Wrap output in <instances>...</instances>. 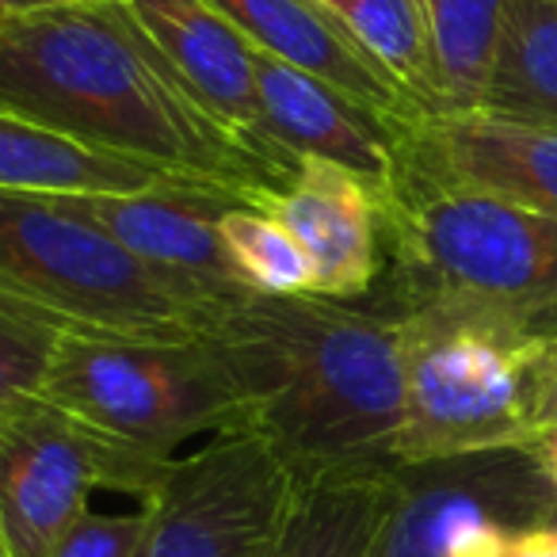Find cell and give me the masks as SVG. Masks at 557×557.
<instances>
[{"instance_id":"1","label":"cell","mask_w":557,"mask_h":557,"mask_svg":"<svg viewBox=\"0 0 557 557\" xmlns=\"http://www.w3.org/2000/svg\"><path fill=\"white\" fill-rule=\"evenodd\" d=\"M0 111L172 180L263 202L298 161L248 141L191 92L123 0L0 20Z\"/></svg>"},{"instance_id":"9","label":"cell","mask_w":557,"mask_h":557,"mask_svg":"<svg viewBox=\"0 0 557 557\" xmlns=\"http://www.w3.org/2000/svg\"><path fill=\"white\" fill-rule=\"evenodd\" d=\"M295 493V470L268 440L248 428L210 435L141 500L138 557H271Z\"/></svg>"},{"instance_id":"17","label":"cell","mask_w":557,"mask_h":557,"mask_svg":"<svg viewBox=\"0 0 557 557\" xmlns=\"http://www.w3.org/2000/svg\"><path fill=\"white\" fill-rule=\"evenodd\" d=\"M394 500V473L298 481L271 557H371Z\"/></svg>"},{"instance_id":"4","label":"cell","mask_w":557,"mask_h":557,"mask_svg":"<svg viewBox=\"0 0 557 557\" xmlns=\"http://www.w3.org/2000/svg\"><path fill=\"white\" fill-rule=\"evenodd\" d=\"M0 306L58 336L191 341L218 313L187 298L70 195L0 191Z\"/></svg>"},{"instance_id":"8","label":"cell","mask_w":557,"mask_h":557,"mask_svg":"<svg viewBox=\"0 0 557 557\" xmlns=\"http://www.w3.org/2000/svg\"><path fill=\"white\" fill-rule=\"evenodd\" d=\"M169 466L35 397L0 424V539L12 557H50L96 488L141 504Z\"/></svg>"},{"instance_id":"25","label":"cell","mask_w":557,"mask_h":557,"mask_svg":"<svg viewBox=\"0 0 557 557\" xmlns=\"http://www.w3.org/2000/svg\"><path fill=\"white\" fill-rule=\"evenodd\" d=\"M542 428H557V336L549 341L542 371Z\"/></svg>"},{"instance_id":"15","label":"cell","mask_w":557,"mask_h":557,"mask_svg":"<svg viewBox=\"0 0 557 557\" xmlns=\"http://www.w3.org/2000/svg\"><path fill=\"white\" fill-rule=\"evenodd\" d=\"M123 4L222 123H230L256 146L298 161L263 131L252 42L210 0H123Z\"/></svg>"},{"instance_id":"5","label":"cell","mask_w":557,"mask_h":557,"mask_svg":"<svg viewBox=\"0 0 557 557\" xmlns=\"http://www.w3.org/2000/svg\"><path fill=\"white\" fill-rule=\"evenodd\" d=\"M397 318L405 333L401 466L539 440L549 341L458 306H409Z\"/></svg>"},{"instance_id":"27","label":"cell","mask_w":557,"mask_h":557,"mask_svg":"<svg viewBox=\"0 0 557 557\" xmlns=\"http://www.w3.org/2000/svg\"><path fill=\"white\" fill-rule=\"evenodd\" d=\"M0 557H12V554H9V546H4V539H0Z\"/></svg>"},{"instance_id":"20","label":"cell","mask_w":557,"mask_h":557,"mask_svg":"<svg viewBox=\"0 0 557 557\" xmlns=\"http://www.w3.org/2000/svg\"><path fill=\"white\" fill-rule=\"evenodd\" d=\"M432 39L440 111H478L500 47L508 0H420Z\"/></svg>"},{"instance_id":"18","label":"cell","mask_w":557,"mask_h":557,"mask_svg":"<svg viewBox=\"0 0 557 557\" xmlns=\"http://www.w3.org/2000/svg\"><path fill=\"white\" fill-rule=\"evenodd\" d=\"M478 111L557 131V0H508Z\"/></svg>"},{"instance_id":"10","label":"cell","mask_w":557,"mask_h":557,"mask_svg":"<svg viewBox=\"0 0 557 557\" xmlns=\"http://www.w3.org/2000/svg\"><path fill=\"white\" fill-rule=\"evenodd\" d=\"M100 230H108L149 271L184 290L207 310L222 313L256 295L240 278L222 237L225 210L240 207V195L225 187L172 180L138 195H70Z\"/></svg>"},{"instance_id":"6","label":"cell","mask_w":557,"mask_h":557,"mask_svg":"<svg viewBox=\"0 0 557 557\" xmlns=\"http://www.w3.org/2000/svg\"><path fill=\"white\" fill-rule=\"evenodd\" d=\"M42 397L92 432L164 462L195 435L248 428L240 379L210 333L191 341L58 336Z\"/></svg>"},{"instance_id":"22","label":"cell","mask_w":557,"mask_h":557,"mask_svg":"<svg viewBox=\"0 0 557 557\" xmlns=\"http://www.w3.org/2000/svg\"><path fill=\"white\" fill-rule=\"evenodd\" d=\"M58 333L0 306V424L27 401L42 397Z\"/></svg>"},{"instance_id":"2","label":"cell","mask_w":557,"mask_h":557,"mask_svg":"<svg viewBox=\"0 0 557 557\" xmlns=\"http://www.w3.org/2000/svg\"><path fill=\"white\" fill-rule=\"evenodd\" d=\"M207 333L240 379L248 432L268 440L298 481L401 466L405 333L379 298L248 295Z\"/></svg>"},{"instance_id":"21","label":"cell","mask_w":557,"mask_h":557,"mask_svg":"<svg viewBox=\"0 0 557 557\" xmlns=\"http://www.w3.org/2000/svg\"><path fill=\"white\" fill-rule=\"evenodd\" d=\"M222 237L240 278L256 295H313V263L287 225L268 210L240 202L225 210Z\"/></svg>"},{"instance_id":"23","label":"cell","mask_w":557,"mask_h":557,"mask_svg":"<svg viewBox=\"0 0 557 557\" xmlns=\"http://www.w3.org/2000/svg\"><path fill=\"white\" fill-rule=\"evenodd\" d=\"M141 539H146V508L108 516V511L88 508L50 557H138Z\"/></svg>"},{"instance_id":"12","label":"cell","mask_w":557,"mask_h":557,"mask_svg":"<svg viewBox=\"0 0 557 557\" xmlns=\"http://www.w3.org/2000/svg\"><path fill=\"white\" fill-rule=\"evenodd\" d=\"M287 225L313 263V295L359 302L386 271L382 195L356 172L318 157H298L283 191L256 202Z\"/></svg>"},{"instance_id":"19","label":"cell","mask_w":557,"mask_h":557,"mask_svg":"<svg viewBox=\"0 0 557 557\" xmlns=\"http://www.w3.org/2000/svg\"><path fill=\"white\" fill-rule=\"evenodd\" d=\"M356 39V47L417 103L424 115L440 111L432 39L420 0H321Z\"/></svg>"},{"instance_id":"26","label":"cell","mask_w":557,"mask_h":557,"mask_svg":"<svg viewBox=\"0 0 557 557\" xmlns=\"http://www.w3.org/2000/svg\"><path fill=\"white\" fill-rule=\"evenodd\" d=\"M58 4H77V0H0V20L27 16V12L58 9Z\"/></svg>"},{"instance_id":"3","label":"cell","mask_w":557,"mask_h":557,"mask_svg":"<svg viewBox=\"0 0 557 557\" xmlns=\"http://www.w3.org/2000/svg\"><path fill=\"white\" fill-rule=\"evenodd\" d=\"M382 218L386 271L371 298L386 310L458 306L557 336V214L397 172Z\"/></svg>"},{"instance_id":"11","label":"cell","mask_w":557,"mask_h":557,"mask_svg":"<svg viewBox=\"0 0 557 557\" xmlns=\"http://www.w3.org/2000/svg\"><path fill=\"white\" fill-rule=\"evenodd\" d=\"M557 214V131L493 111H435L401 131V169Z\"/></svg>"},{"instance_id":"7","label":"cell","mask_w":557,"mask_h":557,"mask_svg":"<svg viewBox=\"0 0 557 557\" xmlns=\"http://www.w3.org/2000/svg\"><path fill=\"white\" fill-rule=\"evenodd\" d=\"M549 516L557 496L531 447L405 462L371 557H511Z\"/></svg>"},{"instance_id":"16","label":"cell","mask_w":557,"mask_h":557,"mask_svg":"<svg viewBox=\"0 0 557 557\" xmlns=\"http://www.w3.org/2000/svg\"><path fill=\"white\" fill-rule=\"evenodd\" d=\"M172 176L123 157L85 149L62 134L0 111V191L27 195H138Z\"/></svg>"},{"instance_id":"14","label":"cell","mask_w":557,"mask_h":557,"mask_svg":"<svg viewBox=\"0 0 557 557\" xmlns=\"http://www.w3.org/2000/svg\"><path fill=\"white\" fill-rule=\"evenodd\" d=\"M210 4L252 42L256 54H268L290 70L325 81L329 88L374 115L397 119V123L424 115L356 47V39L321 0H210Z\"/></svg>"},{"instance_id":"24","label":"cell","mask_w":557,"mask_h":557,"mask_svg":"<svg viewBox=\"0 0 557 557\" xmlns=\"http://www.w3.org/2000/svg\"><path fill=\"white\" fill-rule=\"evenodd\" d=\"M511 557H557V516L527 527L511 546Z\"/></svg>"},{"instance_id":"13","label":"cell","mask_w":557,"mask_h":557,"mask_svg":"<svg viewBox=\"0 0 557 557\" xmlns=\"http://www.w3.org/2000/svg\"><path fill=\"white\" fill-rule=\"evenodd\" d=\"M256 100L268 138L295 157H318L356 172L386 202L401 169L405 123L359 108L302 70L256 54Z\"/></svg>"}]
</instances>
